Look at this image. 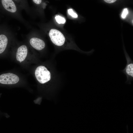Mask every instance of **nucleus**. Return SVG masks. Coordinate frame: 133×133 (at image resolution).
Instances as JSON below:
<instances>
[{
    "label": "nucleus",
    "instance_id": "nucleus-1",
    "mask_svg": "<svg viewBox=\"0 0 133 133\" xmlns=\"http://www.w3.org/2000/svg\"><path fill=\"white\" fill-rule=\"evenodd\" d=\"M35 75L38 82L41 84H44L49 81L51 79V74L45 66H41L36 69Z\"/></svg>",
    "mask_w": 133,
    "mask_h": 133
},
{
    "label": "nucleus",
    "instance_id": "nucleus-2",
    "mask_svg": "<svg viewBox=\"0 0 133 133\" xmlns=\"http://www.w3.org/2000/svg\"><path fill=\"white\" fill-rule=\"evenodd\" d=\"M125 50V54L127 63L124 69L121 71L126 76L127 80L126 83L129 84H131V82L133 80V61Z\"/></svg>",
    "mask_w": 133,
    "mask_h": 133
},
{
    "label": "nucleus",
    "instance_id": "nucleus-3",
    "mask_svg": "<svg viewBox=\"0 0 133 133\" xmlns=\"http://www.w3.org/2000/svg\"><path fill=\"white\" fill-rule=\"evenodd\" d=\"M49 35L51 41L55 45L61 46L64 44L65 38L59 31L55 29H52L50 31Z\"/></svg>",
    "mask_w": 133,
    "mask_h": 133
},
{
    "label": "nucleus",
    "instance_id": "nucleus-4",
    "mask_svg": "<svg viewBox=\"0 0 133 133\" xmlns=\"http://www.w3.org/2000/svg\"><path fill=\"white\" fill-rule=\"evenodd\" d=\"M19 80V78L17 76L11 73L3 74L0 75V83L2 84H15Z\"/></svg>",
    "mask_w": 133,
    "mask_h": 133
},
{
    "label": "nucleus",
    "instance_id": "nucleus-5",
    "mask_svg": "<svg viewBox=\"0 0 133 133\" xmlns=\"http://www.w3.org/2000/svg\"><path fill=\"white\" fill-rule=\"evenodd\" d=\"M28 49L27 46L24 45L21 46L17 49L16 55L17 60L20 62L24 61L27 55Z\"/></svg>",
    "mask_w": 133,
    "mask_h": 133
},
{
    "label": "nucleus",
    "instance_id": "nucleus-6",
    "mask_svg": "<svg viewBox=\"0 0 133 133\" xmlns=\"http://www.w3.org/2000/svg\"><path fill=\"white\" fill-rule=\"evenodd\" d=\"M30 42L33 48L38 50H41L45 47V44L44 41L37 38H32L30 39Z\"/></svg>",
    "mask_w": 133,
    "mask_h": 133
},
{
    "label": "nucleus",
    "instance_id": "nucleus-7",
    "mask_svg": "<svg viewBox=\"0 0 133 133\" xmlns=\"http://www.w3.org/2000/svg\"><path fill=\"white\" fill-rule=\"evenodd\" d=\"M2 5L7 10L12 13H14L17 11L16 6L12 0H1Z\"/></svg>",
    "mask_w": 133,
    "mask_h": 133
},
{
    "label": "nucleus",
    "instance_id": "nucleus-8",
    "mask_svg": "<svg viewBox=\"0 0 133 133\" xmlns=\"http://www.w3.org/2000/svg\"><path fill=\"white\" fill-rule=\"evenodd\" d=\"M8 43V39L4 34L0 35V54L4 52L5 49Z\"/></svg>",
    "mask_w": 133,
    "mask_h": 133
},
{
    "label": "nucleus",
    "instance_id": "nucleus-9",
    "mask_svg": "<svg viewBox=\"0 0 133 133\" xmlns=\"http://www.w3.org/2000/svg\"><path fill=\"white\" fill-rule=\"evenodd\" d=\"M56 22L59 24H64L66 22L65 18L59 16H57L55 17Z\"/></svg>",
    "mask_w": 133,
    "mask_h": 133
},
{
    "label": "nucleus",
    "instance_id": "nucleus-10",
    "mask_svg": "<svg viewBox=\"0 0 133 133\" xmlns=\"http://www.w3.org/2000/svg\"><path fill=\"white\" fill-rule=\"evenodd\" d=\"M67 11L68 14L72 17L74 18H77V15L74 12L72 9H68Z\"/></svg>",
    "mask_w": 133,
    "mask_h": 133
},
{
    "label": "nucleus",
    "instance_id": "nucleus-11",
    "mask_svg": "<svg viewBox=\"0 0 133 133\" xmlns=\"http://www.w3.org/2000/svg\"><path fill=\"white\" fill-rule=\"evenodd\" d=\"M128 13V10L127 8L124 9L122 13L121 17L123 18H125Z\"/></svg>",
    "mask_w": 133,
    "mask_h": 133
},
{
    "label": "nucleus",
    "instance_id": "nucleus-12",
    "mask_svg": "<svg viewBox=\"0 0 133 133\" xmlns=\"http://www.w3.org/2000/svg\"><path fill=\"white\" fill-rule=\"evenodd\" d=\"M104 1L108 3H112L115 2L116 0H105Z\"/></svg>",
    "mask_w": 133,
    "mask_h": 133
},
{
    "label": "nucleus",
    "instance_id": "nucleus-13",
    "mask_svg": "<svg viewBox=\"0 0 133 133\" xmlns=\"http://www.w3.org/2000/svg\"><path fill=\"white\" fill-rule=\"evenodd\" d=\"M33 1L34 3L37 4H40L42 2V0H33Z\"/></svg>",
    "mask_w": 133,
    "mask_h": 133
}]
</instances>
